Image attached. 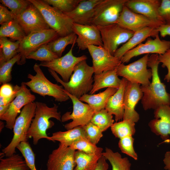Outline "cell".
I'll list each match as a JSON object with an SVG mask.
<instances>
[{"label":"cell","instance_id":"cell-1","mask_svg":"<svg viewBox=\"0 0 170 170\" xmlns=\"http://www.w3.org/2000/svg\"><path fill=\"white\" fill-rule=\"evenodd\" d=\"M158 55L153 54L149 57L147 66L150 67L152 73V80L150 84L146 86H140L143 95L141 103L144 110L156 109L162 105H170V94L166 91V86L160 80L158 72L160 63Z\"/></svg>","mask_w":170,"mask_h":170},{"label":"cell","instance_id":"cell-2","mask_svg":"<svg viewBox=\"0 0 170 170\" xmlns=\"http://www.w3.org/2000/svg\"><path fill=\"white\" fill-rule=\"evenodd\" d=\"M86 60L81 61L76 65L73 73L67 82L61 79L55 72L49 69L48 70L51 76L65 91L79 99L90 92L94 82L93 68L87 64Z\"/></svg>","mask_w":170,"mask_h":170},{"label":"cell","instance_id":"cell-3","mask_svg":"<svg viewBox=\"0 0 170 170\" xmlns=\"http://www.w3.org/2000/svg\"><path fill=\"white\" fill-rule=\"evenodd\" d=\"M36 107L35 116L27 133L28 139L32 138L33 144L36 145L39 141L42 139L49 140L47 131L54 124L50 119L54 118L61 121L60 112L58 111V106L54 104L52 107H49L45 103L36 102Z\"/></svg>","mask_w":170,"mask_h":170},{"label":"cell","instance_id":"cell-4","mask_svg":"<svg viewBox=\"0 0 170 170\" xmlns=\"http://www.w3.org/2000/svg\"><path fill=\"white\" fill-rule=\"evenodd\" d=\"M36 107V102L26 105L16 118L13 128V138L9 144L2 150L6 157L15 154L16 148L20 143L28 141L27 133L35 116Z\"/></svg>","mask_w":170,"mask_h":170},{"label":"cell","instance_id":"cell-5","mask_svg":"<svg viewBox=\"0 0 170 170\" xmlns=\"http://www.w3.org/2000/svg\"><path fill=\"white\" fill-rule=\"evenodd\" d=\"M33 68L35 75L29 74L27 77L30 80L23 82L31 91L44 97H52L55 101L60 102L65 101L70 99L62 85L53 83L46 77L39 64L35 63Z\"/></svg>","mask_w":170,"mask_h":170},{"label":"cell","instance_id":"cell-6","mask_svg":"<svg viewBox=\"0 0 170 170\" xmlns=\"http://www.w3.org/2000/svg\"><path fill=\"white\" fill-rule=\"evenodd\" d=\"M40 11L50 28L60 37L67 36L72 32L73 22L63 12L51 6L44 0H29Z\"/></svg>","mask_w":170,"mask_h":170},{"label":"cell","instance_id":"cell-7","mask_svg":"<svg viewBox=\"0 0 170 170\" xmlns=\"http://www.w3.org/2000/svg\"><path fill=\"white\" fill-rule=\"evenodd\" d=\"M149 58V54H147L128 65L121 63L116 68L117 75L132 83H139L143 86L149 85L152 73L150 69L147 68Z\"/></svg>","mask_w":170,"mask_h":170},{"label":"cell","instance_id":"cell-8","mask_svg":"<svg viewBox=\"0 0 170 170\" xmlns=\"http://www.w3.org/2000/svg\"><path fill=\"white\" fill-rule=\"evenodd\" d=\"M128 0H102L96 7L91 25L98 28L116 23Z\"/></svg>","mask_w":170,"mask_h":170},{"label":"cell","instance_id":"cell-9","mask_svg":"<svg viewBox=\"0 0 170 170\" xmlns=\"http://www.w3.org/2000/svg\"><path fill=\"white\" fill-rule=\"evenodd\" d=\"M59 37L58 34L51 28L34 32L26 35L20 42L18 52L20 54V58L17 64H24L27 57L30 53Z\"/></svg>","mask_w":170,"mask_h":170},{"label":"cell","instance_id":"cell-10","mask_svg":"<svg viewBox=\"0 0 170 170\" xmlns=\"http://www.w3.org/2000/svg\"><path fill=\"white\" fill-rule=\"evenodd\" d=\"M64 91L68 95L72 102L73 110L72 112H67L61 118V121L64 122L70 120L72 121L65 124L64 127L67 130L71 129L79 126H83L90 122L94 112L88 104L81 101L79 99L65 91Z\"/></svg>","mask_w":170,"mask_h":170},{"label":"cell","instance_id":"cell-11","mask_svg":"<svg viewBox=\"0 0 170 170\" xmlns=\"http://www.w3.org/2000/svg\"><path fill=\"white\" fill-rule=\"evenodd\" d=\"M98 28L100 32L103 47L113 55L118 46L127 42L134 33L117 23Z\"/></svg>","mask_w":170,"mask_h":170},{"label":"cell","instance_id":"cell-12","mask_svg":"<svg viewBox=\"0 0 170 170\" xmlns=\"http://www.w3.org/2000/svg\"><path fill=\"white\" fill-rule=\"evenodd\" d=\"M75 44L74 43L72 45L69 51L64 56L50 61L42 62L39 64V65L52 70L60 75L64 82H68L76 65L81 61L87 59L84 55L79 57L73 55L72 50Z\"/></svg>","mask_w":170,"mask_h":170},{"label":"cell","instance_id":"cell-13","mask_svg":"<svg viewBox=\"0 0 170 170\" xmlns=\"http://www.w3.org/2000/svg\"><path fill=\"white\" fill-rule=\"evenodd\" d=\"M36 99L35 96L32 94L23 82L21 83L20 88L14 99L10 103L9 107L6 112L0 116L1 120L6 122L5 127L12 130L19 113L21 109L26 105L33 102Z\"/></svg>","mask_w":170,"mask_h":170},{"label":"cell","instance_id":"cell-14","mask_svg":"<svg viewBox=\"0 0 170 170\" xmlns=\"http://www.w3.org/2000/svg\"><path fill=\"white\" fill-rule=\"evenodd\" d=\"M116 23L134 32L146 27L157 28L165 24L135 13L125 5Z\"/></svg>","mask_w":170,"mask_h":170},{"label":"cell","instance_id":"cell-15","mask_svg":"<svg viewBox=\"0 0 170 170\" xmlns=\"http://www.w3.org/2000/svg\"><path fill=\"white\" fill-rule=\"evenodd\" d=\"M14 20L20 25L26 35L34 32L50 29L40 11L31 4Z\"/></svg>","mask_w":170,"mask_h":170},{"label":"cell","instance_id":"cell-16","mask_svg":"<svg viewBox=\"0 0 170 170\" xmlns=\"http://www.w3.org/2000/svg\"><path fill=\"white\" fill-rule=\"evenodd\" d=\"M87 49L92 59L94 74L116 69L122 63L120 59L111 54L103 47L90 45Z\"/></svg>","mask_w":170,"mask_h":170},{"label":"cell","instance_id":"cell-17","mask_svg":"<svg viewBox=\"0 0 170 170\" xmlns=\"http://www.w3.org/2000/svg\"><path fill=\"white\" fill-rule=\"evenodd\" d=\"M76 150L60 144L48 157L47 170H74Z\"/></svg>","mask_w":170,"mask_h":170},{"label":"cell","instance_id":"cell-18","mask_svg":"<svg viewBox=\"0 0 170 170\" xmlns=\"http://www.w3.org/2000/svg\"><path fill=\"white\" fill-rule=\"evenodd\" d=\"M170 49V41L161 40L158 35L154 39L148 38L146 42L142 43L126 52L121 59L122 63H127L134 57L149 53L158 55L165 53Z\"/></svg>","mask_w":170,"mask_h":170},{"label":"cell","instance_id":"cell-19","mask_svg":"<svg viewBox=\"0 0 170 170\" xmlns=\"http://www.w3.org/2000/svg\"><path fill=\"white\" fill-rule=\"evenodd\" d=\"M72 30L77 36L76 43L79 49H87L90 45L103 47L100 31L96 26L73 23Z\"/></svg>","mask_w":170,"mask_h":170},{"label":"cell","instance_id":"cell-20","mask_svg":"<svg viewBox=\"0 0 170 170\" xmlns=\"http://www.w3.org/2000/svg\"><path fill=\"white\" fill-rule=\"evenodd\" d=\"M143 95L140 84L127 81L124 96L123 120H130L134 123L138 122L139 115L135 110V107L139 101L142 99Z\"/></svg>","mask_w":170,"mask_h":170},{"label":"cell","instance_id":"cell-21","mask_svg":"<svg viewBox=\"0 0 170 170\" xmlns=\"http://www.w3.org/2000/svg\"><path fill=\"white\" fill-rule=\"evenodd\" d=\"M155 118L148 125L151 131L166 142L170 138V105H162L154 110Z\"/></svg>","mask_w":170,"mask_h":170},{"label":"cell","instance_id":"cell-22","mask_svg":"<svg viewBox=\"0 0 170 170\" xmlns=\"http://www.w3.org/2000/svg\"><path fill=\"white\" fill-rule=\"evenodd\" d=\"M161 2L159 0H128L124 5L135 13L166 24L158 12Z\"/></svg>","mask_w":170,"mask_h":170},{"label":"cell","instance_id":"cell-23","mask_svg":"<svg viewBox=\"0 0 170 170\" xmlns=\"http://www.w3.org/2000/svg\"><path fill=\"white\" fill-rule=\"evenodd\" d=\"M102 0H82L72 11L64 13L69 17L74 23L82 25H91L96 6Z\"/></svg>","mask_w":170,"mask_h":170},{"label":"cell","instance_id":"cell-24","mask_svg":"<svg viewBox=\"0 0 170 170\" xmlns=\"http://www.w3.org/2000/svg\"><path fill=\"white\" fill-rule=\"evenodd\" d=\"M159 34L157 28L152 27H146L136 31L127 42L117 49L114 56L121 60L126 52L135 48L149 37L155 38Z\"/></svg>","mask_w":170,"mask_h":170},{"label":"cell","instance_id":"cell-25","mask_svg":"<svg viewBox=\"0 0 170 170\" xmlns=\"http://www.w3.org/2000/svg\"><path fill=\"white\" fill-rule=\"evenodd\" d=\"M127 80L121 79L120 86L116 92L109 99L105 109L115 116L116 121L123 119L124 113V96Z\"/></svg>","mask_w":170,"mask_h":170},{"label":"cell","instance_id":"cell-26","mask_svg":"<svg viewBox=\"0 0 170 170\" xmlns=\"http://www.w3.org/2000/svg\"><path fill=\"white\" fill-rule=\"evenodd\" d=\"M93 78L94 82L92 88L89 92L90 94H94L99 90L105 88L118 89L121 81V79L118 77L116 69L94 74Z\"/></svg>","mask_w":170,"mask_h":170},{"label":"cell","instance_id":"cell-27","mask_svg":"<svg viewBox=\"0 0 170 170\" xmlns=\"http://www.w3.org/2000/svg\"><path fill=\"white\" fill-rule=\"evenodd\" d=\"M118 89L108 88L97 94H85L79 98L82 102H86L95 112L105 109L109 98L117 91Z\"/></svg>","mask_w":170,"mask_h":170},{"label":"cell","instance_id":"cell-28","mask_svg":"<svg viewBox=\"0 0 170 170\" xmlns=\"http://www.w3.org/2000/svg\"><path fill=\"white\" fill-rule=\"evenodd\" d=\"M82 137L86 138L85 132L83 126H79L65 131L54 133L50 137L49 140L58 141L63 145L70 147L73 143Z\"/></svg>","mask_w":170,"mask_h":170},{"label":"cell","instance_id":"cell-29","mask_svg":"<svg viewBox=\"0 0 170 170\" xmlns=\"http://www.w3.org/2000/svg\"><path fill=\"white\" fill-rule=\"evenodd\" d=\"M102 148L97 152L92 154L76 151L75 159L76 166L74 170H94L102 155Z\"/></svg>","mask_w":170,"mask_h":170},{"label":"cell","instance_id":"cell-30","mask_svg":"<svg viewBox=\"0 0 170 170\" xmlns=\"http://www.w3.org/2000/svg\"><path fill=\"white\" fill-rule=\"evenodd\" d=\"M20 42H12L7 37H0V66L18 54Z\"/></svg>","mask_w":170,"mask_h":170},{"label":"cell","instance_id":"cell-31","mask_svg":"<svg viewBox=\"0 0 170 170\" xmlns=\"http://www.w3.org/2000/svg\"><path fill=\"white\" fill-rule=\"evenodd\" d=\"M26 35L19 24L14 20L1 25L0 37H9L20 41Z\"/></svg>","mask_w":170,"mask_h":170},{"label":"cell","instance_id":"cell-32","mask_svg":"<svg viewBox=\"0 0 170 170\" xmlns=\"http://www.w3.org/2000/svg\"><path fill=\"white\" fill-rule=\"evenodd\" d=\"M102 155L110 163L112 170H131V164L127 157H122L118 152L106 148Z\"/></svg>","mask_w":170,"mask_h":170},{"label":"cell","instance_id":"cell-33","mask_svg":"<svg viewBox=\"0 0 170 170\" xmlns=\"http://www.w3.org/2000/svg\"><path fill=\"white\" fill-rule=\"evenodd\" d=\"M0 170H30L24 159L14 154L5 158L0 157Z\"/></svg>","mask_w":170,"mask_h":170},{"label":"cell","instance_id":"cell-34","mask_svg":"<svg viewBox=\"0 0 170 170\" xmlns=\"http://www.w3.org/2000/svg\"><path fill=\"white\" fill-rule=\"evenodd\" d=\"M77 37L76 35L72 32L65 36L59 37L47 44L51 51L60 57L68 45L76 43Z\"/></svg>","mask_w":170,"mask_h":170},{"label":"cell","instance_id":"cell-35","mask_svg":"<svg viewBox=\"0 0 170 170\" xmlns=\"http://www.w3.org/2000/svg\"><path fill=\"white\" fill-rule=\"evenodd\" d=\"M135 123L130 120H123L114 123L110 127L115 137L121 139L128 136H133L136 130Z\"/></svg>","mask_w":170,"mask_h":170},{"label":"cell","instance_id":"cell-36","mask_svg":"<svg viewBox=\"0 0 170 170\" xmlns=\"http://www.w3.org/2000/svg\"><path fill=\"white\" fill-rule=\"evenodd\" d=\"M105 109L95 112L90 122L97 126L102 132L106 131L114 123L113 116Z\"/></svg>","mask_w":170,"mask_h":170},{"label":"cell","instance_id":"cell-37","mask_svg":"<svg viewBox=\"0 0 170 170\" xmlns=\"http://www.w3.org/2000/svg\"><path fill=\"white\" fill-rule=\"evenodd\" d=\"M20 88L17 85L13 87L8 83L2 84L0 88V105L10 104L16 96Z\"/></svg>","mask_w":170,"mask_h":170},{"label":"cell","instance_id":"cell-38","mask_svg":"<svg viewBox=\"0 0 170 170\" xmlns=\"http://www.w3.org/2000/svg\"><path fill=\"white\" fill-rule=\"evenodd\" d=\"M49 48L47 44L42 45L36 50L31 52L26 59H33L42 62H48L58 58Z\"/></svg>","mask_w":170,"mask_h":170},{"label":"cell","instance_id":"cell-39","mask_svg":"<svg viewBox=\"0 0 170 170\" xmlns=\"http://www.w3.org/2000/svg\"><path fill=\"white\" fill-rule=\"evenodd\" d=\"M16 148L22 154L30 170H37L35 164V155L29 142H21Z\"/></svg>","mask_w":170,"mask_h":170},{"label":"cell","instance_id":"cell-40","mask_svg":"<svg viewBox=\"0 0 170 170\" xmlns=\"http://www.w3.org/2000/svg\"><path fill=\"white\" fill-rule=\"evenodd\" d=\"M0 2L15 16L22 13L31 4L29 0H0Z\"/></svg>","mask_w":170,"mask_h":170},{"label":"cell","instance_id":"cell-41","mask_svg":"<svg viewBox=\"0 0 170 170\" xmlns=\"http://www.w3.org/2000/svg\"><path fill=\"white\" fill-rule=\"evenodd\" d=\"M20 56L19 54L0 66V84L8 83L12 79L11 71L14 64L19 61Z\"/></svg>","mask_w":170,"mask_h":170},{"label":"cell","instance_id":"cell-42","mask_svg":"<svg viewBox=\"0 0 170 170\" xmlns=\"http://www.w3.org/2000/svg\"><path fill=\"white\" fill-rule=\"evenodd\" d=\"M70 147L75 150L81 151L88 154H94L101 148L97 146L83 137L74 142Z\"/></svg>","mask_w":170,"mask_h":170},{"label":"cell","instance_id":"cell-43","mask_svg":"<svg viewBox=\"0 0 170 170\" xmlns=\"http://www.w3.org/2000/svg\"><path fill=\"white\" fill-rule=\"evenodd\" d=\"M50 5L63 13L73 11L82 0H44Z\"/></svg>","mask_w":170,"mask_h":170},{"label":"cell","instance_id":"cell-44","mask_svg":"<svg viewBox=\"0 0 170 170\" xmlns=\"http://www.w3.org/2000/svg\"><path fill=\"white\" fill-rule=\"evenodd\" d=\"M134 140L132 136L125 137L120 139L118 146L122 152L137 160L138 156L133 148Z\"/></svg>","mask_w":170,"mask_h":170},{"label":"cell","instance_id":"cell-45","mask_svg":"<svg viewBox=\"0 0 170 170\" xmlns=\"http://www.w3.org/2000/svg\"><path fill=\"white\" fill-rule=\"evenodd\" d=\"M83 127L86 138L92 144L96 145L103 136V132L97 126L91 122Z\"/></svg>","mask_w":170,"mask_h":170},{"label":"cell","instance_id":"cell-46","mask_svg":"<svg viewBox=\"0 0 170 170\" xmlns=\"http://www.w3.org/2000/svg\"><path fill=\"white\" fill-rule=\"evenodd\" d=\"M158 12L166 24L170 25V0H161Z\"/></svg>","mask_w":170,"mask_h":170},{"label":"cell","instance_id":"cell-47","mask_svg":"<svg viewBox=\"0 0 170 170\" xmlns=\"http://www.w3.org/2000/svg\"><path fill=\"white\" fill-rule=\"evenodd\" d=\"M158 60L160 63H162V67L167 69V73L165 76L164 80L169 82L170 81V49L163 54L158 55Z\"/></svg>","mask_w":170,"mask_h":170},{"label":"cell","instance_id":"cell-48","mask_svg":"<svg viewBox=\"0 0 170 170\" xmlns=\"http://www.w3.org/2000/svg\"><path fill=\"white\" fill-rule=\"evenodd\" d=\"M15 16L6 7L2 4H0V24L1 25L14 20Z\"/></svg>","mask_w":170,"mask_h":170},{"label":"cell","instance_id":"cell-49","mask_svg":"<svg viewBox=\"0 0 170 170\" xmlns=\"http://www.w3.org/2000/svg\"><path fill=\"white\" fill-rule=\"evenodd\" d=\"M157 30L162 37L170 36V25L164 24L157 28Z\"/></svg>","mask_w":170,"mask_h":170},{"label":"cell","instance_id":"cell-50","mask_svg":"<svg viewBox=\"0 0 170 170\" xmlns=\"http://www.w3.org/2000/svg\"><path fill=\"white\" fill-rule=\"evenodd\" d=\"M106 160V159L102 155L99 159L94 170H108L109 165Z\"/></svg>","mask_w":170,"mask_h":170},{"label":"cell","instance_id":"cell-51","mask_svg":"<svg viewBox=\"0 0 170 170\" xmlns=\"http://www.w3.org/2000/svg\"><path fill=\"white\" fill-rule=\"evenodd\" d=\"M163 162L165 165L164 169L166 170H170V151L166 152Z\"/></svg>","mask_w":170,"mask_h":170},{"label":"cell","instance_id":"cell-52","mask_svg":"<svg viewBox=\"0 0 170 170\" xmlns=\"http://www.w3.org/2000/svg\"><path fill=\"white\" fill-rule=\"evenodd\" d=\"M10 103L6 105H0V116L4 114L7 111L9 107Z\"/></svg>","mask_w":170,"mask_h":170},{"label":"cell","instance_id":"cell-53","mask_svg":"<svg viewBox=\"0 0 170 170\" xmlns=\"http://www.w3.org/2000/svg\"><path fill=\"white\" fill-rule=\"evenodd\" d=\"M0 132H1L2 131L3 128H4V124L3 122L1 121H0Z\"/></svg>","mask_w":170,"mask_h":170}]
</instances>
